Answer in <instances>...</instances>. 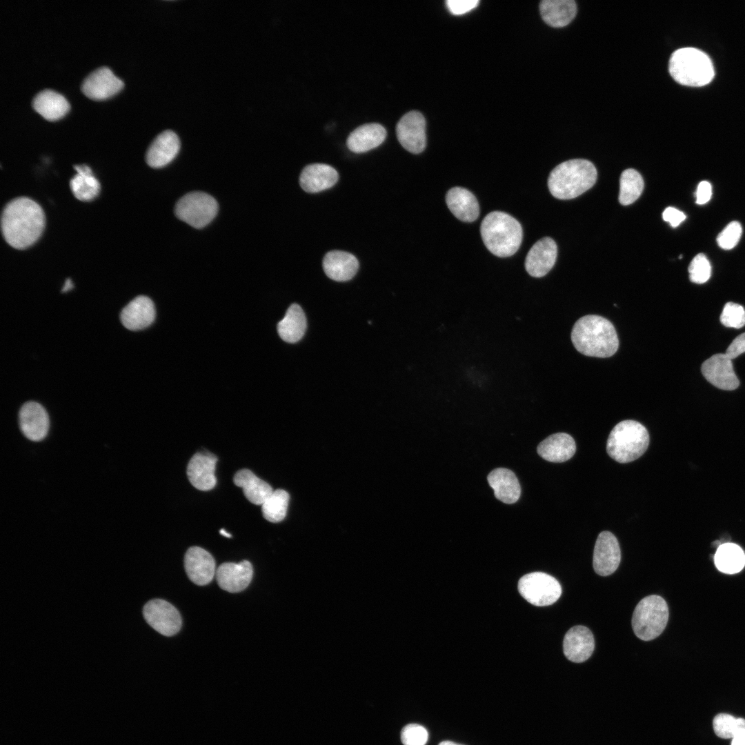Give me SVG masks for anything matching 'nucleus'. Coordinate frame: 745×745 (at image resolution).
<instances>
[{
    "label": "nucleus",
    "instance_id": "f257e3e1",
    "mask_svg": "<svg viewBox=\"0 0 745 745\" xmlns=\"http://www.w3.org/2000/svg\"><path fill=\"white\" fill-rule=\"evenodd\" d=\"M1 230L6 242L17 249H24L40 237L45 226L41 207L28 197L10 201L1 215Z\"/></svg>",
    "mask_w": 745,
    "mask_h": 745
},
{
    "label": "nucleus",
    "instance_id": "f03ea898",
    "mask_svg": "<svg viewBox=\"0 0 745 745\" xmlns=\"http://www.w3.org/2000/svg\"><path fill=\"white\" fill-rule=\"evenodd\" d=\"M571 341L576 350L588 357L600 358L613 355L619 347V339L613 324L595 315L579 318L571 332Z\"/></svg>",
    "mask_w": 745,
    "mask_h": 745
},
{
    "label": "nucleus",
    "instance_id": "7ed1b4c3",
    "mask_svg": "<svg viewBox=\"0 0 745 745\" xmlns=\"http://www.w3.org/2000/svg\"><path fill=\"white\" fill-rule=\"evenodd\" d=\"M597 170L592 162L583 159H571L557 166L550 173L548 186L551 195L559 199H570L592 188L597 179Z\"/></svg>",
    "mask_w": 745,
    "mask_h": 745
},
{
    "label": "nucleus",
    "instance_id": "20e7f679",
    "mask_svg": "<svg viewBox=\"0 0 745 745\" xmlns=\"http://www.w3.org/2000/svg\"><path fill=\"white\" fill-rule=\"evenodd\" d=\"M480 232L487 249L499 257H507L519 249L523 237L519 222L501 211L488 213L481 221Z\"/></svg>",
    "mask_w": 745,
    "mask_h": 745
},
{
    "label": "nucleus",
    "instance_id": "39448f33",
    "mask_svg": "<svg viewBox=\"0 0 745 745\" xmlns=\"http://www.w3.org/2000/svg\"><path fill=\"white\" fill-rule=\"evenodd\" d=\"M649 442V433L644 425L635 420H624L610 431L606 451L616 461L628 463L640 457L647 450Z\"/></svg>",
    "mask_w": 745,
    "mask_h": 745
},
{
    "label": "nucleus",
    "instance_id": "423d86ee",
    "mask_svg": "<svg viewBox=\"0 0 745 745\" xmlns=\"http://www.w3.org/2000/svg\"><path fill=\"white\" fill-rule=\"evenodd\" d=\"M668 70L676 82L692 87L709 83L715 75L709 57L694 48H683L675 51L670 58Z\"/></svg>",
    "mask_w": 745,
    "mask_h": 745
},
{
    "label": "nucleus",
    "instance_id": "0eeeda50",
    "mask_svg": "<svg viewBox=\"0 0 745 745\" xmlns=\"http://www.w3.org/2000/svg\"><path fill=\"white\" fill-rule=\"evenodd\" d=\"M668 615V605L662 597L653 595L643 598L632 617L635 635L643 641L655 639L665 629Z\"/></svg>",
    "mask_w": 745,
    "mask_h": 745
},
{
    "label": "nucleus",
    "instance_id": "6e6552de",
    "mask_svg": "<svg viewBox=\"0 0 745 745\" xmlns=\"http://www.w3.org/2000/svg\"><path fill=\"white\" fill-rule=\"evenodd\" d=\"M175 216L195 228L210 223L218 212V203L211 195L203 192H189L175 204Z\"/></svg>",
    "mask_w": 745,
    "mask_h": 745
},
{
    "label": "nucleus",
    "instance_id": "1a4fd4ad",
    "mask_svg": "<svg viewBox=\"0 0 745 745\" xmlns=\"http://www.w3.org/2000/svg\"><path fill=\"white\" fill-rule=\"evenodd\" d=\"M520 595L530 604L546 606L554 604L562 595V587L553 576L542 572L526 574L518 582Z\"/></svg>",
    "mask_w": 745,
    "mask_h": 745
},
{
    "label": "nucleus",
    "instance_id": "9d476101",
    "mask_svg": "<svg viewBox=\"0 0 745 745\" xmlns=\"http://www.w3.org/2000/svg\"><path fill=\"white\" fill-rule=\"evenodd\" d=\"M143 615L146 622L156 631L165 636H172L181 627L179 611L169 602L155 599L143 606Z\"/></svg>",
    "mask_w": 745,
    "mask_h": 745
},
{
    "label": "nucleus",
    "instance_id": "9b49d317",
    "mask_svg": "<svg viewBox=\"0 0 745 745\" xmlns=\"http://www.w3.org/2000/svg\"><path fill=\"white\" fill-rule=\"evenodd\" d=\"M397 139L408 151L418 154L426 144V121L423 115L411 110L404 115L396 126Z\"/></svg>",
    "mask_w": 745,
    "mask_h": 745
},
{
    "label": "nucleus",
    "instance_id": "f8f14e48",
    "mask_svg": "<svg viewBox=\"0 0 745 745\" xmlns=\"http://www.w3.org/2000/svg\"><path fill=\"white\" fill-rule=\"evenodd\" d=\"M621 560V551L616 537L609 531H602L597 538L593 565L597 574L608 576L618 568Z\"/></svg>",
    "mask_w": 745,
    "mask_h": 745
},
{
    "label": "nucleus",
    "instance_id": "ddd939ff",
    "mask_svg": "<svg viewBox=\"0 0 745 745\" xmlns=\"http://www.w3.org/2000/svg\"><path fill=\"white\" fill-rule=\"evenodd\" d=\"M701 370L706 379L719 389L733 390L739 386L732 359L725 353L712 355L703 362Z\"/></svg>",
    "mask_w": 745,
    "mask_h": 745
},
{
    "label": "nucleus",
    "instance_id": "4468645a",
    "mask_svg": "<svg viewBox=\"0 0 745 745\" xmlns=\"http://www.w3.org/2000/svg\"><path fill=\"white\" fill-rule=\"evenodd\" d=\"M123 86V81L109 68L102 66L91 72L83 79L81 90L91 99L102 100L115 95Z\"/></svg>",
    "mask_w": 745,
    "mask_h": 745
},
{
    "label": "nucleus",
    "instance_id": "2eb2a0df",
    "mask_svg": "<svg viewBox=\"0 0 745 745\" xmlns=\"http://www.w3.org/2000/svg\"><path fill=\"white\" fill-rule=\"evenodd\" d=\"M21 431L28 439L39 441L43 439L49 430V417L46 409L35 401L26 402L19 412Z\"/></svg>",
    "mask_w": 745,
    "mask_h": 745
},
{
    "label": "nucleus",
    "instance_id": "dca6fc26",
    "mask_svg": "<svg viewBox=\"0 0 745 745\" xmlns=\"http://www.w3.org/2000/svg\"><path fill=\"white\" fill-rule=\"evenodd\" d=\"M557 247L550 237H544L537 241L528 251L525 268L533 277L545 276L555 264Z\"/></svg>",
    "mask_w": 745,
    "mask_h": 745
},
{
    "label": "nucleus",
    "instance_id": "f3484780",
    "mask_svg": "<svg viewBox=\"0 0 745 745\" xmlns=\"http://www.w3.org/2000/svg\"><path fill=\"white\" fill-rule=\"evenodd\" d=\"M185 570L195 584H209L216 574L215 561L211 554L199 546L189 548L184 557Z\"/></svg>",
    "mask_w": 745,
    "mask_h": 745
},
{
    "label": "nucleus",
    "instance_id": "a211bd4d",
    "mask_svg": "<svg viewBox=\"0 0 745 745\" xmlns=\"http://www.w3.org/2000/svg\"><path fill=\"white\" fill-rule=\"evenodd\" d=\"M215 575L221 588L229 593H239L250 584L253 575V568L247 560L237 564L227 562L218 567Z\"/></svg>",
    "mask_w": 745,
    "mask_h": 745
},
{
    "label": "nucleus",
    "instance_id": "6ab92c4d",
    "mask_svg": "<svg viewBox=\"0 0 745 745\" xmlns=\"http://www.w3.org/2000/svg\"><path fill=\"white\" fill-rule=\"evenodd\" d=\"M595 648L593 633L584 626H575L566 633L563 641V650L566 658L575 663L587 660Z\"/></svg>",
    "mask_w": 745,
    "mask_h": 745
},
{
    "label": "nucleus",
    "instance_id": "aec40b11",
    "mask_svg": "<svg viewBox=\"0 0 745 745\" xmlns=\"http://www.w3.org/2000/svg\"><path fill=\"white\" fill-rule=\"evenodd\" d=\"M180 149V141L175 132L168 130L159 134L150 143L146 154L148 165L159 168L170 163Z\"/></svg>",
    "mask_w": 745,
    "mask_h": 745
},
{
    "label": "nucleus",
    "instance_id": "412c9836",
    "mask_svg": "<svg viewBox=\"0 0 745 745\" xmlns=\"http://www.w3.org/2000/svg\"><path fill=\"white\" fill-rule=\"evenodd\" d=\"M217 461V457L210 453H197L192 457L187 466V476L195 488L205 491L215 486Z\"/></svg>",
    "mask_w": 745,
    "mask_h": 745
},
{
    "label": "nucleus",
    "instance_id": "4be33fe9",
    "mask_svg": "<svg viewBox=\"0 0 745 745\" xmlns=\"http://www.w3.org/2000/svg\"><path fill=\"white\" fill-rule=\"evenodd\" d=\"M155 309L152 301L140 295L130 301L121 310L120 319L125 328L139 330L149 326L155 320Z\"/></svg>",
    "mask_w": 745,
    "mask_h": 745
},
{
    "label": "nucleus",
    "instance_id": "5701e85b",
    "mask_svg": "<svg viewBox=\"0 0 745 745\" xmlns=\"http://www.w3.org/2000/svg\"><path fill=\"white\" fill-rule=\"evenodd\" d=\"M338 178L339 175L333 167L324 163H312L303 169L299 183L304 191L315 193L331 188Z\"/></svg>",
    "mask_w": 745,
    "mask_h": 745
},
{
    "label": "nucleus",
    "instance_id": "b1692460",
    "mask_svg": "<svg viewBox=\"0 0 745 745\" xmlns=\"http://www.w3.org/2000/svg\"><path fill=\"white\" fill-rule=\"evenodd\" d=\"M537 453L544 459L561 463L570 459L575 453L574 439L565 433L553 434L539 443Z\"/></svg>",
    "mask_w": 745,
    "mask_h": 745
},
{
    "label": "nucleus",
    "instance_id": "393cba45",
    "mask_svg": "<svg viewBox=\"0 0 745 745\" xmlns=\"http://www.w3.org/2000/svg\"><path fill=\"white\" fill-rule=\"evenodd\" d=\"M446 202L453 215L462 221L473 222L479 217V203L475 195L464 188H450L446 193Z\"/></svg>",
    "mask_w": 745,
    "mask_h": 745
},
{
    "label": "nucleus",
    "instance_id": "a878e982",
    "mask_svg": "<svg viewBox=\"0 0 745 745\" xmlns=\"http://www.w3.org/2000/svg\"><path fill=\"white\" fill-rule=\"evenodd\" d=\"M323 268L330 279L337 281H346L356 275L359 262L357 258L349 252L332 250L324 256Z\"/></svg>",
    "mask_w": 745,
    "mask_h": 745
},
{
    "label": "nucleus",
    "instance_id": "bb28decb",
    "mask_svg": "<svg viewBox=\"0 0 745 745\" xmlns=\"http://www.w3.org/2000/svg\"><path fill=\"white\" fill-rule=\"evenodd\" d=\"M487 480L499 501L511 504L519 499L521 487L512 470L505 468H495L488 475Z\"/></svg>",
    "mask_w": 745,
    "mask_h": 745
},
{
    "label": "nucleus",
    "instance_id": "cd10ccee",
    "mask_svg": "<svg viewBox=\"0 0 745 745\" xmlns=\"http://www.w3.org/2000/svg\"><path fill=\"white\" fill-rule=\"evenodd\" d=\"M386 130L378 123H367L357 127L348 135V148L356 153L368 151L379 146L386 139Z\"/></svg>",
    "mask_w": 745,
    "mask_h": 745
},
{
    "label": "nucleus",
    "instance_id": "c85d7f7f",
    "mask_svg": "<svg viewBox=\"0 0 745 745\" xmlns=\"http://www.w3.org/2000/svg\"><path fill=\"white\" fill-rule=\"evenodd\" d=\"M32 106L37 112L48 121L60 119L70 109V104L66 99L50 89L39 92L34 97Z\"/></svg>",
    "mask_w": 745,
    "mask_h": 745
},
{
    "label": "nucleus",
    "instance_id": "c756f323",
    "mask_svg": "<svg viewBox=\"0 0 745 745\" xmlns=\"http://www.w3.org/2000/svg\"><path fill=\"white\" fill-rule=\"evenodd\" d=\"M233 481L243 489L246 499L255 505H262L273 492L270 484L248 469L238 470L234 475Z\"/></svg>",
    "mask_w": 745,
    "mask_h": 745
},
{
    "label": "nucleus",
    "instance_id": "7c9ffc66",
    "mask_svg": "<svg viewBox=\"0 0 745 745\" xmlns=\"http://www.w3.org/2000/svg\"><path fill=\"white\" fill-rule=\"evenodd\" d=\"M540 14L546 23L555 28L567 26L577 13L573 0H544L540 3Z\"/></svg>",
    "mask_w": 745,
    "mask_h": 745
},
{
    "label": "nucleus",
    "instance_id": "2f4dec72",
    "mask_svg": "<svg viewBox=\"0 0 745 745\" xmlns=\"http://www.w3.org/2000/svg\"><path fill=\"white\" fill-rule=\"evenodd\" d=\"M306 326V318L302 308L298 304H293L278 323L277 331L284 341L295 343L303 337Z\"/></svg>",
    "mask_w": 745,
    "mask_h": 745
},
{
    "label": "nucleus",
    "instance_id": "473e14b6",
    "mask_svg": "<svg viewBox=\"0 0 745 745\" xmlns=\"http://www.w3.org/2000/svg\"><path fill=\"white\" fill-rule=\"evenodd\" d=\"M77 174L70 180V188L74 197L82 201L95 199L100 192V183L88 166L76 165Z\"/></svg>",
    "mask_w": 745,
    "mask_h": 745
},
{
    "label": "nucleus",
    "instance_id": "72a5a7b5",
    "mask_svg": "<svg viewBox=\"0 0 745 745\" xmlns=\"http://www.w3.org/2000/svg\"><path fill=\"white\" fill-rule=\"evenodd\" d=\"M716 568L726 574L740 572L745 566V553L742 548L733 543L720 544L714 555Z\"/></svg>",
    "mask_w": 745,
    "mask_h": 745
},
{
    "label": "nucleus",
    "instance_id": "f704fd0d",
    "mask_svg": "<svg viewBox=\"0 0 745 745\" xmlns=\"http://www.w3.org/2000/svg\"><path fill=\"white\" fill-rule=\"evenodd\" d=\"M644 185L643 178L637 170L632 168L624 170L619 180V203L624 206L633 203L641 195Z\"/></svg>",
    "mask_w": 745,
    "mask_h": 745
},
{
    "label": "nucleus",
    "instance_id": "c9c22d12",
    "mask_svg": "<svg viewBox=\"0 0 745 745\" xmlns=\"http://www.w3.org/2000/svg\"><path fill=\"white\" fill-rule=\"evenodd\" d=\"M289 494L284 490L277 489L267 498L261 505L264 517L268 522L277 523L286 516Z\"/></svg>",
    "mask_w": 745,
    "mask_h": 745
},
{
    "label": "nucleus",
    "instance_id": "e433bc0d",
    "mask_svg": "<svg viewBox=\"0 0 745 745\" xmlns=\"http://www.w3.org/2000/svg\"><path fill=\"white\" fill-rule=\"evenodd\" d=\"M713 726L715 733L719 737L733 739L745 729V719L720 713L714 717Z\"/></svg>",
    "mask_w": 745,
    "mask_h": 745
},
{
    "label": "nucleus",
    "instance_id": "4c0bfd02",
    "mask_svg": "<svg viewBox=\"0 0 745 745\" xmlns=\"http://www.w3.org/2000/svg\"><path fill=\"white\" fill-rule=\"evenodd\" d=\"M688 272L689 279L693 283L702 284L709 279L711 266L705 255L699 253L693 259L688 266Z\"/></svg>",
    "mask_w": 745,
    "mask_h": 745
},
{
    "label": "nucleus",
    "instance_id": "58836bf2",
    "mask_svg": "<svg viewBox=\"0 0 745 745\" xmlns=\"http://www.w3.org/2000/svg\"><path fill=\"white\" fill-rule=\"evenodd\" d=\"M719 319L724 326L739 329L745 325V310L738 304L727 302Z\"/></svg>",
    "mask_w": 745,
    "mask_h": 745
},
{
    "label": "nucleus",
    "instance_id": "ea45409f",
    "mask_svg": "<svg viewBox=\"0 0 745 745\" xmlns=\"http://www.w3.org/2000/svg\"><path fill=\"white\" fill-rule=\"evenodd\" d=\"M742 233V228L741 224L736 221H731L718 235L717 237V244L722 249H732L737 244Z\"/></svg>",
    "mask_w": 745,
    "mask_h": 745
},
{
    "label": "nucleus",
    "instance_id": "a19ab883",
    "mask_svg": "<svg viewBox=\"0 0 745 745\" xmlns=\"http://www.w3.org/2000/svg\"><path fill=\"white\" fill-rule=\"evenodd\" d=\"M428 733L426 729L417 724H410L403 728L401 741L404 745H425Z\"/></svg>",
    "mask_w": 745,
    "mask_h": 745
},
{
    "label": "nucleus",
    "instance_id": "79ce46f5",
    "mask_svg": "<svg viewBox=\"0 0 745 745\" xmlns=\"http://www.w3.org/2000/svg\"><path fill=\"white\" fill-rule=\"evenodd\" d=\"M479 2L478 0H448L446 6L453 14L461 15L476 8Z\"/></svg>",
    "mask_w": 745,
    "mask_h": 745
},
{
    "label": "nucleus",
    "instance_id": "37998d69",
    "mask_svg": "<svg viewBox=\"0 0 745 745\" xmlns=\"http://www.w3.org/2000/svg\"><path fill=\"white\" fill-rule=\"evenodd\" d=\"M745 352V332L736 337L727 348L725 354L733 359Z\"/></svg>",
    "mask_w": 745,
    "mask_h": 745
},
{
    "label": "nucleus",
    "instance_id": "c03bdc74",
    "mask_svg": "<svg viewBox=\"0 0 745 745\" xmlns=\"http://www.w3.org/2000/svg\"><path fill=\"white\" fill-rule=\"evenodd\" d=\"M662 218L665 221L669 222L672 227L675 228L686 219V215L673 207H668L664 210Z\"/></svg>",
    "mask_w": 745,
    "mask_h": 745
},
{
    "label": "nucleus",
    "instance_id": "a18cd8bd",
    "mask_svg": "<svg viewBox=\"0 0 745 745\" xmlns=\"http://www.w3.org/2000/svg\"><path fill=\"white\" fill-rule=\"evenodd\" d=\"M711 184L706 181L699 182L695 192L696 203L699 205H703L711 199Z\"/></svg>",
    "mask_w": 745,
    "mask_h": 745
},
{
    "label": "nucleus",
    "instance_id": "49530a36",
    "mask_svg": "<svg viewBox=\"0 0 745 745\" xmlns=\"http://www.w3.org/2000/svg\"><path fill=\"white\" fill-rule=\"evenodd\" d=\"M731 745H745V729L732 739Z\"/></svg>",
    "mask_w": 745,
    "mask_h": 745
},
{
    "label": "nucleus",
    "instance_id": "de8ad7c7",
    "mask_svg": "<svg viewBox=\"0 0 745 745\" xmlns=\"http://www.w3.org/2000/svg\"><path fill=\"white\" fill-rule=\"evenodd\" d=\"M72 287H73V284H72V281L70 280V279H67L66 280V281H65V284H64L63 286L61 292H67V291L71 290L72 288Z\"/></svg>",
    "mask_w": 745,
    "mask_h": 745
},
{
    "label": "nucleus",
    "instance_id": "09e8293b",
    "mask_svg": "<svg viewBox=\"0 0 745 745\" xmlns=\"http://www.w3.org/2000/svg\"><path fill=\"white\" fill-rule=\"evenodd\" d=\"M439 745H462L451 741H443L439 744Z\"/></svg>",
    "mask_w": 745,
    "mask_h": 745
},
{
    "label": "nucleus",
    "instance_id": "8fccbe9b",
    "mask_svg": "<svg viewBox=\"0 0 745 745\" xmlns=\"http://www.w3.org/2000/svg\"><path fill=\"white\" fill-rule=\"evenodd\" d=\"M219 532L222 535H223V536H225L226 537H231V535L229 533H228L224 529H221Z\"/></svg>",
    "mask_w": 745,
    "mask_h": 745
}]
</instances>
